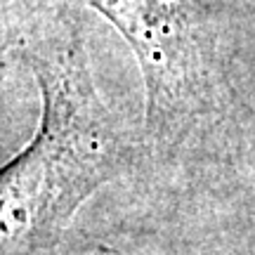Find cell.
<instances>
[{
  "instance_id": "cell-1",
  "label": "cell",
  "mask_w": 255,
  "mask_h": 255,
  "mask_svg": "<svg viewBox=\"0 0 255 255\" xmlns=\"http://www.w3.org/2000/svg\"><path fill=\"white\" fill-rule=\"evenodd\" d=\"M43 114L36 137L0 180L2 255H43L73 213L132 161L135 142L102 102L78 36L24 47Z\"/></svg>"
},
{
  "instance_id": "cell-2",
  "label": "cell",
  "mask_w": 255,
  "mask_h": 255,
  "mask_svg": "<svg viewBox=\"0 0 255 255\" xmlns=\"http://www.w3.org/2000/svg\"><path fill=\"white\" fill-rule=\"evenodd\" d=\"M137 57L146 85V126L173 135L199 111L203 76L182 0H88Z\"/></svg>"
},
{
  "instance_id": "cell-3",
  "label": "cell",
  "mask_w": 255,
  "mask_h": 255,
  "mask_svg": "<svg viewBox=\"0 0 255 255\" xmlns=\"http://www.w3.org/2000/svg\"><path fill=\"white\" fill-rule=\"evenodd\" d=\"M92 255H116V253H114V251H104V248H102V251H97V253H92Z\"/></svg>"
}]
</instances>
